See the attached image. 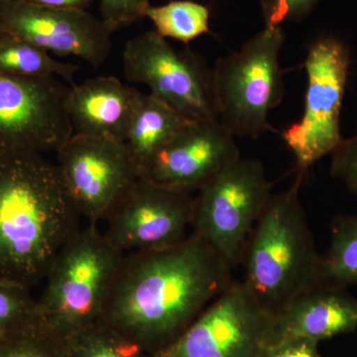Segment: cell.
<instances>
[{"label":"cell","mask_w":357,"mask_h":357,"mask_svg":"<svg viewBox=\"0 0 357 357\" xmlns=\"http://www.w3.org/2000/svg\"><path fill=\"white\" fill-rule=\"evenodd\" d=\"M234 269L194 232L172 248L126 253L102 319L153 356L229 287Z\"/></svg>","instance_id":"1"},{"label":"cell","mask_w":357,"mask_h":357,"mask_svg":"<svg viewBox=\"0 0 357 357\" xmlns=\"http://www.w3.org/2000/svg\"><path fill=\"white\" fill-rule=\"evenodd\" d=\"M56 164L44 154L0 149V279L32 289L81 229Z\"/></svg>","instance_id":"2"},{"label":"cell","mask_w":357,"mask_h":357,"mask_svg":"<svg viewBox=\"0 0 357 357\" xmlns=\"http://www.w3.org/2000/svg\"><path fill=\"white\" fill-rule=\"evenodd\" d=\"M305 176L298 172L288 190L271 195L239 264L244 285L274 316L321 286V255L300 199Z\"/></svg>","instance_id":"3"},{"label":"cell","mask_w":357,"mask_h":357,"mask_svg":"<svg viewBox=\"0 0 357 357\" xmlns=\"http://www.w3.org/2000/svg\"><path fill=\"white\" fill-rule=\"evenodd\" d=\"M123 256L98 225L81 227L49 268L37 314L65 337L102 319Z\"/></svg>","instance_id":"4"},{"label":"cell","mask_w":357,"mask_h":357,"mask_svg":"<svg viewBox=\"0 0 357 357\" xmlns=\"http://www.w3.org/2000/svg\"><path fill=\"white\" fill-rule=\"evenodd\" d=\"M285 39L281 26H265L239 50L218 59L213 69L215 112L234 137L257 139L273 130L268 116L285 95L280 67Z\"/></svg>","instance_id":"5"},{"label":"cell","mask_w":357,"mask_h":357,"mask_svg":"<svg viewBox=\"0 0 357 357\" xmlns=\"http://www.w3.org/2000/svg\"><path fill=\"white\" fill-rule=\"evenodd\" d=\"M351 63L349 45L333 35L314 39L307 48L304 112L282 133L295 157L297 172L307 174L344 140L340 119Z\"/></svg>","instance_id":"6"},{"label":"cell","mask_w":357,"mask_h":357,"mask_svg":"<svg viewBox=\"0 0 357 357\" xmlns=\"http://www.w3.org/2000/svg\"><path fill=\"white\" fill-rule=\"evenodd\" d=\"M260 160L239 158L195 197L192 229L232 267L241 264L253 227L271 197Z\"/></svg>","instance_id":"7"},{"label":"cell","mask_w":357,"mask_h":357,"mask_svg":"<svg viewBox=\"0 0 357 357\" xmlns=\"http://www.w3.org/2000/svg\"><path fill=\"white\" fill-rule=\"evenodd\" d=\"M123 70L131 83L145 84L149 95L185 121L218 119L213 70L192 51H178L155 30L129 40L122 51Z\"/></svg>","instance_id":"8"},{"label":"cell","mask_w":357,"mask_h":357,"mask_svg":"<svg viewBox=\"0 0 357 357\" xmlns=\"http://www.w3.org/2000/svg\"><path fill=\"white\" fill-rule=\"evenodd\" d=\"M273 319L243 281L234 280L182 335L152 357H262Z\"/></svg>","instance_id":"9"},{"label":"cell","mask_w":357,"mask_h":357,"mask_svg":"<svg viewBox=\"0 0 357 357\" xmlns=\"http://www.w3.org/2000/svg\"><path fill=\"white\" fill-rule=\"evenodd\" d=\"M59 174L81 218L98 225L139 178L126 143L73 135L57 152Z\"/></svg>","instance_id":"10"},{"label":"cell","mask_w":357,"mask_h":357,"mask_svg":"<svg viewBox=\"0 0 357 357\" xmlns=\"http://www.w3.org/2000/svg\"><path fill=\"white\" fill-rule=\"evenodd\" d=\"M56 77L0 73V149L57 152L74 135Z\"/></svg>","instance_id":"11"},{"label":"cell","mask_w":357,"mask_h":357,"mask_svg":"<svg viewBox=\"0 0 357 357\" xmlns=\"http://www.w3.org/2000/svg\"><path fill=\"white\" fill-rule=\"evenodd\" d=\"M195 197L138 178L105 218V236L123 255L159 250L190 236Z\"/></svg>","instance_id":"12"},{"label":"cell","mask_w":357,"mask_h":357,"mask_svg":"<svg viewBox=\"0 0 357 357\" xmlns=\"http://www.w3.org/2000/svg\"><path fill=\"white\" fill-rule=\"evenodd\" d=\"M4 31L59 56H75L98 68L112 50V33L83 9L53 8L0 0Z\"/></svg>","instance_id":"13"},{"label":"cell","mask_w":357,"mask_h":357,"mask_svg":"<svg viewBox=\"0 0 357 357\" xmlns=\"http://www.w3.org/2000/svg\"><path fill=\"white\" fill-rule=\"evenodd\" d=\"M241 157L236 137L218 119L189 122L155 155L139 178L192 194Z\"/></svg>","instance_id":"14"},{"label":"cell","mask_w":357,"mask_h":357,"mask_svg":"<svg viewBox=\"0 0 357 357\" xmlns=\"http://www.w3.org/2000/svg\"><path fill=\"white\" fill-rule=\"evenodd\" d=\"M142 93L115 77H98L73 86L65 107L75 135L126 141Z\"/></svg>","instance_id":"15"},{"label":"cell","mask_w":357,"mask_h":357,"mask_svg":"<svg viewBox=\"0 0 357 357\" xmlns=\"http://www.w3.org/2000/svg\"><path fill=\"white\" fill-rule=\"evenodd\" d=\"M356 330L357 300L344 288L321 285L275 314L268 347L288 340L319 342Z\"/></svg>","instance_id":"16"},{"label":"cell","mask_w":357,"mask_h":357,"mask_svg":"<svg viewBox=\"0 0 357 357\" xmlns=\"http://www.w3.org/2000/svg\"><path fill=\"white\" fill-rule=\"evenodd\" d=\"M189 122L149 93H142L124 141L139 175L155 155Z\"/></svg>","instance_id":"17"},{"label":"cell","mask_w":357,"mask_h":357,"mask_svg":"<svg viewBox=\"0 0 357 357\" xmlns=\"http://www.w3.org/2000/svg\"><path fill=\"white\" fill-rule=\"evenodd\" d=\"M79 67L51 57L49 52L9 33L0 35V73L25 77H62L72 82Z\"/></svg>","instance_id":"18"},{"label":"cell","mask_w":357,"mask_h":357,"mask_svg":"<svg viewBox=\"0 0 357 357\" xmlns=\"http://www.w3.org/2000/svg\"><path fill=\"white\" fill-rule=\"evenodd\" d=\"M331 232L330 248L321 256V284L344 289L357 285V215H337Z\"/></svg>","instance_id":"19"},{"label":"cell","mask_w":357,"mask_h":357,"mask_svg":"<svg viewBox=\"0 0 357 357\" xmlns=\"http://www.w3.org/2000/svg\"><path fill=\"white\" fill-rule=\"evenodd\" d=\"M64 357H152V354L100 319L66 337Z\"/></svg>","instance_id":"20"},{"label":"cell","mask_w":357,"mask_h":357,"mask_svg":"<svg viewBox=\"0 0 357 357\" xmlns=\"http://www.w3.org/2000/svg\"><path fill=\"white\" fill-rule=\"evenodd\" d=\"M145 17L153 23L160 36L187 45L211 32L210 8L192 0H172L163 6H150Z\"/></svg>","instance_id":"21"},{"label":"cell","mask_w":357,"mask_h":357,"mask_svg":"<svg viewBox=\"0 0 357 357\" xmlns=\"http://www.w3.org/2000/svg\"><path fill=\"white\" fill-rule=\"evenodd\" d=\"M65 340L37 314L0 335V357H64Z\"/></svg>","instance_id":"22"},{"label":"cell","mask_w":357,"mask_h":357,"mask_svg":"<svg viewBox=\"0 0 357 357\" xmlns=\"http://www.w3.org/2000/svg\"><path fill=\"white\" fill-rule=\"evenodd\" d=\"M37 316V299L31 289L0 279V335Z\"/></svg>","instance_id":"23"},{"label":"cell","mask_w":357,"mask_h":357,"mask_svg":"<svg viewBox=\"0 0 357 357\" xmlns=\"http://www.w3.org/2000/svg\"><path fill=\"white\" fill-rule=\"evenodd\" d=\"M100 20L114 33L145 17L150 0H98Z\"/></svg>","instance_id":"24"},{"label":"cell","mask_w":357,"mask_h":357,"mask_svg":"<svg viewBox=\"0 0 357 357\" xmlns=\"http://www.w3.org/2000/svg\"><path fill=\"white\" fill-rule=\"evenodd\" d=\"M319 0H260L263 20L268 27H279L282 23L304 20Z\"/></svg>","instance_id":"25"},{"label":"cell","mask_w":357,"mask_h":357,"mask_svg":"<svg viewBox=\"0 0 357 357\" xmlns=\"http://www.w3.org/2000/svg\"><path fill=\"white\" fill-rule=\"evenodd\" d=\"M331 158L333 177L342 181L357 197V128L351 137L344 138Z\"/></svg>","instance_id":"26"},{"label":"cell","mask_w":357,"mask_h":357,"mask_svg":"<svg viewBox=\"0 0 357 357\" xmlns=\"http://www.w3.org/2000/svg\"><path fill=\"white\" fill-rule=\"evenodd\" d=\"M319 342L309 340H288L269 345L262 357H321Z\"/></svg>","instance_id":"27"},{"label":"cell","mask_w":357,"mask_h":357,"mask_svg":"<svg viewBox=\"0 0 357 357\" xmlns=\"http://www.w3.org/2000/svg\"><path fill=\"white\" fill-rule=\"evenodd\" d=\"M36 6L53 7V8L83 9L86 8L96 0H15Z\"/></svg>","instance_id":"28"},{"label":"cell","mask_w":357,"mask_h":357,"mask_svg":"<svg viewBox=\"0 0 357 357\" xmlns=\"http://www.w3.org/2000/svg\"><path fill=\"white\" fill-rule=\"evenodd\" d=\"M3 33H6V31H4L3 27H2L1 22H0V35L3 34Z\"/></svg>","instance_id":"29"}]
</instances>
